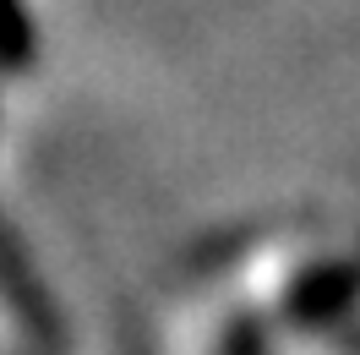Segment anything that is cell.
<instances>
[{
  "mask_svg": "<svg viewBox=\"0 0 360 355\" xmlns=\"http://www.w3.org/2000/svg\"><path fill=\"white\" fill-rule=\"evenodd\" d=\"M360 306V251L300 257L278 279V317L300 333H322Z\"/></svg>",
  "mask_w": 360,
  "mask_h": 355,
  "instance_id": "obj_1",
  "label": "cell"
},
{
  "mask_svg": "<svg viewBox=\"0 0 360 355\" xmlns=\"http://www.w3.org/2000/svg\"><path fill=\"white\" fill-rule=\"evenodd\" d=\"M0 301H6V311H11L27 333L55 339V311H49V295H44V285L33 279L22 246L6 235V224H0Z\"/></svg>",
  "mask_w": 360,
  "mask_h": 355,
  "instance_id": "obj_2",
  "label": "cell"
},
{
  "mask_svg": "<svg viewBox=\"0 0 360 355\" xmlns=\"http://www.w3.org/2000/svg\"><path fill=\"white\" fill-rule=\"evenodd\" d=\"M39 55V27L22 0H0V71H27Z\"/></svg>",
  "mask_w": 360,
  "mask_h": 355,
  "instance_id": "obj_3",
  "label": "cell"
},
{
  "mask_svg": "<svg viewBox=\"0 0 360 355\" xmlns=\"http://www.w3.org/2000/svg\"><path fill=\"white\" fill-rule=\"evenodd\" d=\"M355 344H360V333H355Z\"/></svg>",
  "mask_w": 360,
  "mask_h": 355,
  "instance_id": "obj_4",
  "label": "cell"
}]
</instances>
